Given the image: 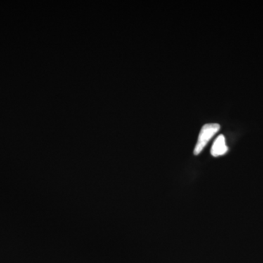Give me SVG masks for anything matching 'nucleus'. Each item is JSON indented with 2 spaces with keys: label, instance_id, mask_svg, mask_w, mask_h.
I'll return each mask as SVG.
<instances>
[{
  "label": "nucleus",
  "instance_id": "f03ea898",
  "mask_svg": "<svg viewBox=\"0 0 263 263\" xmlns=\"http://www.w3.org/2000/svg\"><path fill=\"white\" fill-rule=\"evenodd\" d=\"M228 148L226 145V138L223 135H220L216 138L214 144H213L211 153L213 157H219L226 155L228 152Z\"/></svg>",
  "mask_w": 263,
  "mask_h": 263
},
{
  "label": "nucleus",
  "instance_id": "f257e3e1",
  "mask_svg": "<svg viewBox=\"0 0 263 263\" xmlns=\"http://www.w3.org/2000/svg\"><path fill=\"white\" fill-rule=\"evenodd\" d=\"M219 129H220V125L219 124H207L202 127L199 134L196 146L194 150L195 155H198L201 153L203 148L207 146L209 142L213 137L215 136Z\"/></svg>",
  "mask_w": 263,
  "mask_h": 263
}]
</instances>
